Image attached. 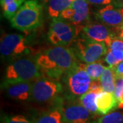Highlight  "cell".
Listing matches in <instances>:
<instances>
[{
  "label": "cell",
  "instance_id": "cell-24",
  "mask_svg": "<svg viewBox=\"0 0 123 123\" xmlns=\"http://www.w3.org/2000/svg\"><path fill=\"white\" fill-rule=\"evenodd\" d=\"M5 123H33L21 115L7 116L4 118Z\"/></svg>",
  "mask_w": 123,
  "mask_h": 123
},
{
  "label": "cell",
  "instance_id": "cell-17",
  "mask_svg": "<svg viewBox=\"0 0 123 123\" xmlns=\"http://www.w3.org/2000/svg\"><path fill=\"white\" fill-rule=\"evenodd\" d=\"M73 0H49L48 13L52 18L60 17L61 12L65 9L69 8Z\"/></svg>",
  "mask_w": 123,
  "mask_h": 123
},
{
  "label": "cell",
  "instance_id": "cell-7",
  "mask_svg": "<svg viewBox=\"0 0 123 123\" xmlns=\"http://www.w3.org/2000/svg\"><path fill=\"white\" fill-rule=\"evenodd\" d=\"M0 52L3 57L17 59L20 55L29 53V47L23 36L17 34H4L1 38Z\"/></svg>",
  "mask_w": 123,
  "mask_h": 123
},
{
  "label": "cell",
  "instance_id": "cell-34",
  "mask_svg": "<svg viewBox=\"0 0 123 123\" xmlns=\"http://www.w3.org/2000/svg\"></svg>",
  "mask_w": 123,
  "mask_h": 123
},
{
  "label": "cell",
  "instance_id": "cell-19",
  "mask_svg": "<svg viewBox=\"0 0 123 123\" xmlns=\"http://www.w3.org/2000/svg\"><path fill=\"white\" fill-rule=\"evenodd\" d=\"M99 91L89 90L86 93L83 94L79 98V103L86 107L91 114H95L98 112L96 99L97 94Z\"/></svg>",
  "mask_w": 123,
  "mask_h": 123
},
{
  "label": "cell",
  "instance_id": "cell-5",
  "mask_svg": "<svg viewBox=\"0 0 123 123\" xmlns=\"http://www.w3.org/2000/svg\"><path fill=\"white\" fill-rule=\"evenodd\" d=\"M62 86L52 79L41 77L33 83L31 99L35 102L43 103L54 100L62 92Z\"/></svg>",
  "mask_w": 123,
  "mask_h": 123
},
{
  "label": "cell",
  "instance_id": "cell-18",
  "mask_svg": "<svg viewBox=\"0 0 123 123\" xmlns=\"http://www.w3.org/2000/svg\"><path fill=\"white\" fill-rule=\"evenodd\" d=\"M24 2L25 0H1L4 16L10 20Z\"/></svg>",
  "mask_w": 123,
  "mask_h": 123
},
{
  "label": "cell",
  "instance_id": "cell-21",
  "mask_svg": "<svg viewBox=\"0 0 123 123\" xmlns=\"http://www.w3.org/2000/svg\"><path fill=\"white\" fill-rule=\"evenodd\" d=\"M109 48L117 60L120 62L123 61V40L119 38H113Z\"/></svg>",
  "mask_w": 123,
  "mask_h": 123
},
{
  "label": "cell",
  "instance_id": "cell-23",
  "mask_svg": "<svg viewBox=\"0 0 123 123\" xmlns=\"http://www.w3.org/2000/svg\"><path fill=\"white\" fill-rule=\"evenodd\" d=\"M114 94L120 103L123 95V75H116V87Z\"/></svg>",
  "mask_w": 123,
  "mask_h": 123
},
{
  "label": "cell",
  "instance_id": "cell-14",
  "mask_svg": "<svg viewBox=\"0 0 123 123\" xmlns=\"http://www.w3.org/2000/svg\"><path fill=\"white\" fill-rule=\"evenodd\" d=\"M70 7L75 10V14L71 21L76 26H81L88 17L89 8L87 0H73Z\"/></svg>",
  "mask_w": 123,
  "mask_h": 123
},
{
  "label": "cell",
  "instance_id": "cell-13",
  "mask_svg": "<svg viewBox=\"0 0 123 123\" xmlns=\"http://www.w3.org/2000/svg\"><path fill=\"white\" fill-rule=\"evenodd\" d=\"M96 103L98 112L105 115L118 107L119 102L113 93L102 90L97 94Z\"/></svg>",
  "mask_w": 123,
  "mask_h": 123
},
{
  "label": "cell",
  "instance_id": "cell-22",
  "mask_svg": "<svg viewBox=\"0 0 123 123\" xmlns=\"http://www.w3.org/2000/svg\"><path fill=\"white\" fill-rule=\"evenodd\" d=\"M97 123H123V112H110L98 119Z\"/></svg>",
  "mask_w": 123,
  "mask_h": 123
},
{
  "label": "cell",
  "instance_id": "cell-32",
  "mask_svg": "<svg viewBox=\"0 0 123 123\" xmlns=\"http://www.w3.org/2000/svg\"><path fill=\"white\" fill-rule=\"evenodd\" d=\"M46 1H49V0H46Z\"/></svg>",
  "mask_w": 123,
  "mask_h": 123
},
{
  "label": "cell",
  "instance_id": "cell-8",
  "mask_svg": "<svg viewBox=\"0 0 123 123\" xmlns=\"http://www.w3.org/2000/svg\"><path fill=\"white\" fill-rule=\"evenodd\" d=\"M77 47L79 57L87 64L97 62L108 51L105 43L97 42L88 38L78 40Z\"/></svg>",
  "mask_w": 123,
  "mask_h": 123
},
{
  "label": "cell",
  "instance_id": "cell-15",
  "mask_svg": "<svg viewBox=\"0 0 123 123\" xmlns=\"http://www.w3.org/2000/svg\"><path fill=\"white\" fill-rule=\"evenodd\" d=\"M101 87L103 91L113 93L116 87V73L110 67H105L100 78Z\"/></svg>",
  "mask_w": 123,
  "mask_h": 123
},
{
  "label": "cell",
  "instance_id": "cell-26",
  "mask_svg": "<svg viewBox=\"0 0 123 123\" xmlns=\"http://www.w3.org/2000/svg\"><path fill=\"white\" fill-rule=\"evenodd\" d=\"M74 14H75V10L71 7H69L62 12L60 15V17L66 19V20H68V19L71 20L74 16Z\"/></svg>",
  "mask_w": 123,
  "mask_h": 123
},
{
  "label": "cell",
  "instance_id": "cell-28",
  "mask_svg": "<svg viewBox=\"0 0 123 123\" xmlns=\"http://www.w3.org/2000/svg\"><path fill=\"white\" fill-rule=\"evenodd\" d=\"M116 75H123V61L120 62L117 66L113 68Z\"/></svg>",
  "mask_w": 123,
  "mask_h": 123
},
{
  "label": "cell",
  "instance_id": "cell-30",
  "mask_svg": "<svg viewBox=\"0 0 123 123\" xmlns=\"http://www.w3.org/2000/svg\"><path fill=\"white\" fill-rule=\"evenodd\" d=\"M119 36H120V39L123 40V29L121 30V31H120V35H119Z\"/></svg>",
  "mask_w": 123,
  "mask_h": 123
},
{
  "label": "cell",
  "instance_id": "cell-11",
  "mask_svg": "<svg viewBox=\"0 0 123 123\" xmlns=\"http://www.w3.org/2000/svg\"><path fill=\"white\" fill-rule=\"evenodd\" d=\"M83 30L88 38L99 43H105L108 47L110 46L113 37L105 25L98 23L88 24L83 27Z\"/></svg>",
  "mask_w": 123,
  "mask_h": 123
},
{
  "label": "cell",
  "instance_id": "cell-4",
  "mask_svg": "<svg viewBox=\"0 0 123 123\" xmlns=\"http://www.w3.org/2000/svg\"><path fill=\"white\" fill-rule=\"evenodd\" d=\"M82 27L76 26L65 21L61 17L53 18L50 25L48 37L55 46H67L78 36Z\"/></svg>",
  "mask_w": 123,
  "mask_h": 123
},
{
  "label": "cell",
  "instance_id": "cell-33",
  "mask_svg": "<svg viewBox=\"0 0 123 123\" xmlns=\"http://www.w3.org/2000/svg\"></svg>",
  "mask_w": 123,
  "mask_h": 123
},
{
  "label": "cell",
  "instance_id": "cell-9",
  "mask_svg": "<svg viewBox=\"0 0 123 123\" xmlns=\"http://www.w3.org/2000/svg\"><path fill=\"white\" fill-rule=\"evenodd\" d=\"M64 123H90L91 114L80 103L59 104Z\"/></svg>",
  "mask_w": 123,
  "mask_h": 123
},
{
  "label": "cell",
  "instance_id": "cell-29",
  "mask_svg": "<svg viewBox=\"0 0 123 123\" xmlns=\"http://www.w3.org/2000/svg\"><path fill=\"white\" fill-rule=\"evenodd\" d=\"M118 107L119 109H123V102H120L118 103Z\"/></svg>",
  "mask_w": 123,
  "mask_h": 123
},
{
  "label": "cell",
  "instance_id": "cell-2",
  "mask_svg": "<svg viewBox=\"0 0 123 123\" xmlns=\"http://www.w3.org/2000/svg\"><path fill=\"white\" fill-rule=\"evenodd\" d=\"M43 8L37 0H27L10 21L11 25L23 31H30L39 26Z\"/></svg>",
  "mask_w": 123,
  "mask_h": 123
},
{
  "label": "cell",
  "instance_id": "cell-20",
  "mask_svg": "<svg viewBox=\"0 0 123 123\" xmlns=\"http://www.w3.org/2000/svg\"><path fill=\"white\" fill-rule=\"evenodd\" d=\"M105 66L99 62H94L85 65V69L92 80H99L105 69Z\"/></svg>",
  "mask_w": 123,
  "mask_h": 123
},
{
  "label": "cell",
  "instance_id": "cell-16",
  "mask_svg": "<svg viewBox=\"0 0 123 123\" xmlns=\"http://www.w3.org/2000/svg\"><path fill=\"white\" fill-rule=\"evenodd\" d=\"M33 123H64L59 104L57 107L48 111L36 118Z\"/></svg>",
  "mask_w": 123,
  "mask_h": 123
},
{
  "label": "cell",
  "instance_id": "cell-3",
  "mask_svg": "<svg viewBox=\"0 0 123 123\" xmlns=\"http://www.w3.org/2000/svg\"><path fill=\"white\" fill-rule=\"evenodd\" d=\"M40 77L39 65L36 61L27 57L15 59L6 70V83L31 81Z\"/></svg>",
  "mask_w": 123,
  "mask_h": 123
},
{
  "label": "cell",
  "instance_id": "cell-27",
  "mask_svg": "<svg viewBox=\"0 0 123 123\" xmlns=\"http://www.w3.org/2000/svg\"><path fill=\"white\" fill-rule=\"evenodd\" d=\"M112 0H87L88 3L94 5H108Z\"/></svg>",
  "mask_w": 123,
  "mask_h": 123
},
{
  "label": "cell",
  "instance_id": "cell-1",
  "mask_svg": "<svg viewBox=\"0 0 123 123\" xmlns=\"http://www.w3.org/2000/svg\"><path fill=\"white\" fill-rule=\"evenodd\" d=\"M39 66L51 77H57L77 66L74 53L66 46L49 48L36 59Z\"/></svg>",
  "mask_w": 123,
  "mask_h": 123
},
{
  "label": "cell",
  "instance_id": "cell-31",
  "mask_svg": "<svg viewBox=\"0 0 123 123\" xmlns=\"http://www.w3.org/2000/svg\"><path fill=\"white\" fill-rule=\"evenodd\" d=\"M120 102H123V97H122V98H121V101H120Z\"/></svg>",
  "mask_w": 123,
  "mask_h": 123
},
{
  "label": "cell",
  "instance_id": "cell-12",
  "mask_svg": "<svg viewBox=\"0 0 123 123\" xmlns=\"http://www.w3.org/2000/svg\"><path fill=\"white\" fill-rule=\"evenodd\" d=\"M98 17L106 25L110 26H123V15L120 10L107 5L98 12Z\"/></svg>",
  "mask_w": 123,
  "mask_h": 123
},
{
  "label": "cell",
  "instance_id": "cell-10",
  "mask_svg": "<svg viewBox=\"0 0 123 123\" xmlns=\"http://www.w3.org/2000/svg\"><path fill=\"white\" fill-rule=\"evenodd\" d=\"M6 93L10 98L25 101L31 98L33 84L31 81L6 83Z\"/></svg>",
  "mask_w": 123,
  "mask_h": 123
},
{
  "label": "cell",
  "instance_id": "cell-6",
  "mask_svg": "<svg viewBox=\"0 0 123 123\" xmlns=\"http://www.w3.org/2000/svg\"><path fill=\"white\" fill-rule=\"evenodd\" d=\"M92 79L85 69V64H80L67 73L66 84L70 97H81L89 91Z\"/></svg>",
  "mask_w": 123,
  "mask_h": 123
},
{
  "label": "cell",
  "instance_id": "cell-25",
  "mask_svg": "<svg viewBox=\"0 0 123 123\" xmlns=\"http://www.w3.org/2000/svg\"><path fill=\"white\" fill-rule=\"evenodd\" d=\"M105 61L109 64L110 68H114V67H116L120 63V62L118 60H117V59L115 57L114 54L112 53L110 48H108V51L107 52Z\"/></svg>",
  "mask_w": 123,
  "mask_h": 123
}]
</instances>
